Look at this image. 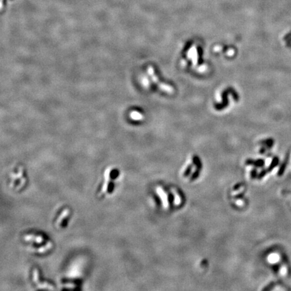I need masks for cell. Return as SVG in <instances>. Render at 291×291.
Listing matches in <instances>:
<instances>
[{"label": "cell", "instance_id": "277c9868", "mask_svg": "<svg viewBox=\"0 0 291 291\" xmlns=\"http://www.w3.org/2000/svg\"><path fill=\"white\" fill-rule=\"evenodd\" d=\"M193 162H194V164L197 165V166H198V168H201V167H202V164H201L200 162V160H199V158L197 156H193Z\"/></svg>", "mask_w": 291, "mask_h": 291}, {"label": "cell", "instance_id": "7a4b0ae2", "mask_svg": "<svg viewBox=\"0 0 291 291\" xmlns=\"http://www.w3.org/2000/svg\"><path fill=\"white\" fill-rule=\"evenodd\" d=\"M246 164H253L255 166L262 167V166H264V161L263 160H247V162H246Z\"/></svg>", "mask_w": 291, "mask_h": 291}, {"label": "cell", "instance_id": "30bf717a", "mask_svg": "<svg viewBox=\"0 0 291 291\" xmlns=\"http://www.w3.org/2000/svg\"><path fill=\"white\" fill-rule=\"evenodd\" d=\"M168 198H169L170 203H172L173 202V196H172V195H169V196H168Z\"/></svg>", "mask_w": 291, "mask_h": 291}, {"label": "cell", "instance_id": "6da1fadb", "mask_svg": "<svg viewBox=\"0 0 291 291\" xmlns=\"http://www.w3.org/2000/svg\"><path fill=\"white\" fill-rule=\"evenodd\" d=\"M288 159H289V156H287L286 159H285L284 161V162L281 164L280 167L278 172V176H282L283 174H284L285 170H286V168L287 164H288Z\"/></svg>", "mask_w": 291, "mask_h": 291}, {"label": "cell", "instance_id": "8992f818", "mask_svg": "<svg viewBox=\"0 0 291 291\" xmlns=\"http://www.w3.org/2000/svg\"><path fill=\"white\" fill-rule=\"evenodd\" d=\"M274 285H275L274 282H271L270 284H268V286L266 287V288H264V289H263V290H271V289H272V288H274Z\"/></svg>", "mask_w": 291, "mask_h": 291}, {"label": "cell", "instance_id": "8fae6325", "mask_svg": "<svg viewBox=\"0 0 291 291\" xmlns=\"http://www.w3.org/2000/svg\"><path fill=\"white\" fill-rule=\"evenodd\" d=\"M242 185V184H238V185H235V186L234 187V190H236V189H237L238 188H239L240 187H241Z\"/></svg>", "mask_w": 291, "mask_h": 291}, {"label": "cell", "instance_id": "9c48e42d", "mask_svg": "<svg viewBox=\"0 0 291 291\" xmlns=\"http://www.w3.org/2000/svg\"><path fill=\"white\" fill-rule=\"evenodd\" d=\"M256 174H257V171H256V170H255V169L253 170L252 171H251V178H252V179H255V177H256Z\"/></svg>", "mask_w": 291, "mask_h": 291}, {"label": "cell", "instance_id": "52a82bcc", "mask_svg": "<svg viewBox=\"0 0 291 291\" xmlns=\"http://www.w3.org/2000/svg\"><path fill=\"white\" fill-rule=\"evenodd\" d=\"M199 174H200V172H199L198 170H197V171L195 172L194 173H193V175H192V177H191V181H193V180L196 179L198 177Z\"/></svg>", "mask_w": 291, "mask_h": 291}, {"label": "cell", "instance_id": "ba28073f", "mask_svg": "<svg viewBox=\"0 0 291 291\" xmlns=\"http://www.w3.org/2000/svg\"><path fill=\"white\" fill-rule=\"evenodd\" d=\"M191 170V166H189L188 168H187L186 170H185V172H184V174H183L184 177H187V176H188L189 174V173H190Z\"/></svg>", "mask_w": 291, "mask_h": 291}, {"label": "cell", "instance_id": "3957f363", "mask_svg": "<svg viewBox=\"0 0 291 291\" xmlns=\"http://www.w3.org/2000/svg\"><path fill=\"white\" fill-rule=\"evenodd\" d=\"M278 162H279V159H278V158L275 157L274 158L273 160H272V162H271V164H270V165L269 166V167H268V172L272 171V170H273L274 168L278 164Z\"/></svg>", "mask_w": 291, "mask_h": 291}, {"label": "cell", "instance_id": "5b68a950", "mask_svg": "<svg viewBox=\"0 0 291 291\" xmlns=\"http://www.w3.org/2000/svg\"><path fill=\"white\" fill-rule=\"evenodd\" d=\"M268 169L267 170H262V171L260 172V174H258V179H262V178L264 177V176H265L266 174L268 173Z\"/></svg>", "mask_w": 291, "mask_h": 291}]
</instances>
